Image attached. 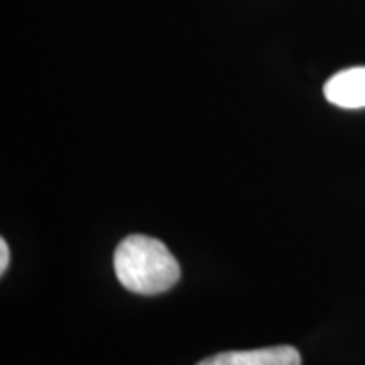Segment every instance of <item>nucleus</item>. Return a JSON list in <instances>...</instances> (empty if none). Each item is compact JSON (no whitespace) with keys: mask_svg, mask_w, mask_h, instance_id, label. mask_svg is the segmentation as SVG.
<instances>
[{"mask_svg":"<svg viewBox=\"0 0 365 365\" xmlns=\"http://www.w3.org/2000/svg\"><path fill=\"white\" fill-rule=\"evenodd\" d=\"M114 272L120 284L130 292L160 294L179 282L181 268L160 240L134 234L118 244Z\"/></svg>","mask_w":365,"mask_h":365,"instance_id":"obj_1","label":"nucleus"},{"mask_svg":"<svg viewBox=\"0 0 365 365\" xmlns=\"http://www.w3.org/2000/svg\"><path fill=\"white\" fill-rule=\"evenodd\" d=\"M300 353L290 345L250 349V351H225L207 357L197 365H300Z\"/></svg>","mask_w":365,"mask_h":365,"instance_id":"obj_2","label":"nucleus"},{"mask_svg":"<svg viewBox=\"0 0 365 365\" xmlns=\"http://www.w3.org/2000/svg\"><path fill=\"white\" fill-rule=\"evenodd\" d=\"M325 98L333 106L357 110L365 108V67H349L325 83Z\"/></svg>","mask_w":365,"mask_h":365,"instance_id":"obj_3","label":"nucleus"},{"mask_svg":"<svg viewBox=\"0 0 365 365\" xmlns=\"http://www.w3.org/2000/svg\"><path fill=\"white\" fill-rule=\"evenodd\" d=\"M9 262H11V252H9V244L4 240H0V272H6L9 268Z\"/></svg>","mask_w":365,"mask_h":365,"instance_id":"obj_4","label":"nucleus"}]
</instances>
